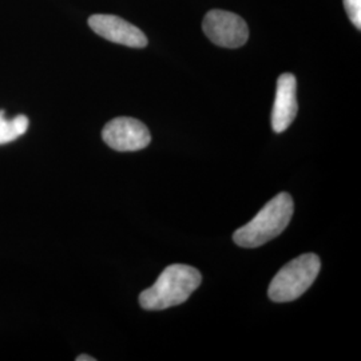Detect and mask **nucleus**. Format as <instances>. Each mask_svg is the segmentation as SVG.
Returning a JSON list of instances; mask_svg holds the SVG:
<instances>
[{
	"mask_svg": "<svg viewBox=\"0 0 361 361\" xmlns=\"http://www.w3.org/2000/svg\"><path fill=\"white\" fill-rule=\"evenodd\" d=\"M202 276L190 265L174 264L162 271L155 284L140 295V305L146 310H168L185 302L201 285Z\"/></svg>",
	"mask_w": 361,
	"mask_h": 361,
	"instance_id": "1",
	"label": "nucleus"
},
{
	"mask_svg": "<svg viewBox=\"0 0 361 361\" xmlns=\"http://www.w3.org/2000/svg\"><path fill=\"white\" fill-rule=\"evenodd\" d=\"M295 212L292 195L277 194L262 207L256 217L233 234V241L241 247H257L284 232Z\"/></svg>",
	"mask_w": 361,
	"mask_h": 361,
	"instance_id": "2",
	"label": "nucleus"
},
{
	"mask_svg": "<svg viewBox=\"0 0 361 361\" xmlns=\"http://www.w3.org/2000/svg\"><path fill=\"white\" fill-rule=\"evenodd\" d=\"M322 261L307 253L289 261L271 280L268 296L274 302H289L302 296L319 276Z\"/></svg>",
	"mask_w": 361,
	"mask_h": 361,
	"instance_id": "3",
	"label": "nucleus"
},
{
	"mask_svg": "<svg viewBox=\"0 0 361 361\" xmlns=\"http://www.w3.org/2000/svg\"><path fill=\"white\" fill-rule=\"evenodd\" d=\"M202 28L207 38L214 44L226 49H238L249 38V28L245 20L237 13L212 10L202 22Z\"/></svg>",
	"mask_w": 361,
	"mask_h": 361,
	"instance_id": "4",
	"label": "nucleus"
},
{
	"mask_svg": "<svg viewBox=\"0 0 361 361\" xmlns=\"http://www.w3.org/2000/svg\"><path fill=\"white\" fill-rule=\"evenodd\" d=\"M102 138L107 146L116 152H138L152 141L147 126L129 116L111 119L104 128Z\"/></svg>",
	"mask_w": 361,
	"mask_h": 361,
	"instance_id": "5",
	"label": "nucleus"
},
{
	"mask_svg": "<svg viewBox=\"0 0 361 361\" xmlns=\"http://www.w3.org/2000/svg\"><path fill=\"white\" fill-rule=\"evenodd\" d=\"M89 26L99 37L133 49H143L149 43L138 27L116 15H92L89 19Z\"/></svg>",
	"mask_w": 361,
	"mask_h": 361,
	"instance_id": "6",
	"label": "nucleus"
},
{
	"mask_svg": "<svg viewBox=\"0 0 361 361\" xmlns=\"http://www.w3.org/2000/svg\"><path fill=\"white\" fill-rule=\"evenodd\" d=\"M297 82L293 74L285 73L277 79L276 98L271 111V128L274 133H284L297 116Z\"/></svg>",
	"mask_w": 361,
	"mask_h": 361,
	"instance_id": "7",
	"label": "nucleus"
},
{
	"mask_svg": "<svg viewBox=\"0 0 361 361\" xmlns=\"http://www.w3.org/2000/svg\"><path fill=\"white\" fill-rule=\"evenodd\" d=\"M30 121L26 116H16L7 119L4 111L0 110V145L13 142L22 137L28 129Z\"/></svg>",
	"mask_w": 361,
	"mask_h": 361,
	"instance_id": "8",
	"label": "nucleus"
},
{
	"mask_svg": "<svg viewBox=\"0 0 361 361\" xmlns=\"http://www.w3.org/2000/svg\"><path fill=\"white\" fill-rule=\"evenodd\" d=\"M344 1V7L345 11L348 13L350 22L357 27L359 30L361 28V0H343Z\"/></svg>",
	"mask_w": 361,
	"mask_h": 361,
	"instance_id": "9",
	"label": "nucleus"
},
{
	"mask_svg": "<svg viewBox=\"0 0 361 361\" xmlns=\"http://www.w3.org/2000/svg\"><path fill=\"white\" fill-rule=\"evenodd\" d=\"M77 361H95V359L87 356V355H80V356H78Z\"/></svg>",
	"mask_w": 361,
	"mask_h": 361,
	"instance_id": "10",
	"label": "nucleus"
}]
</instances>
